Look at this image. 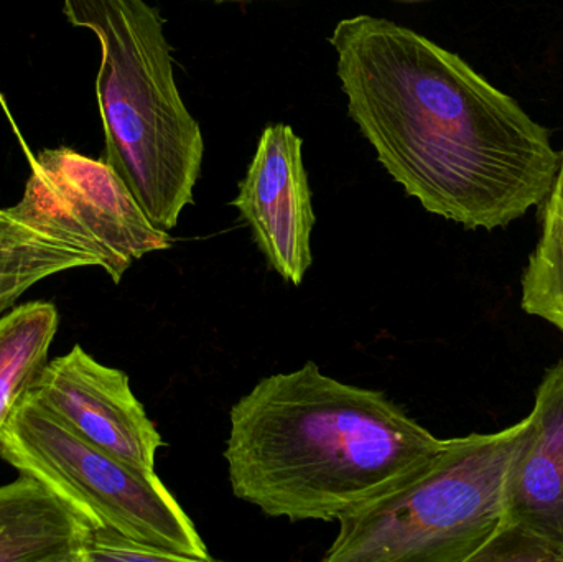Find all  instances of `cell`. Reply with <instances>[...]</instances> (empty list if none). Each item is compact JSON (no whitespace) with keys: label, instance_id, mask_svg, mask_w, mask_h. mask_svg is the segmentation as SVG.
<instances>
[{"label":"cell","instance_id":"obj_1","mask_svg":"<svg viewBox=\"0 0 563 562\" xmlns=\"http://www.w3.org/2000/svg\"><path fill=\"white\" fill-rule=\"evenodd\" d=\"M330 43L347 114L429 213L492 231L544 203L561 168L549 132L459 55L373 15Z\"/></svg>","mask_w":563,"mask_h":562},{"label":"cell","instance_id":"obj_2","mask_svg":"<svg viewBox=\"0 0 563 562\" xmlns=\"http://www.w3.org/2000/svg\"><path fill=\"white\" fill-rule=\"evenodd\" d=\"M442 444L383 392L307 362L238 399L224 461L234 497L267 517L338 524L420 471Z\"/></svg>","mask_w":563,"mask_h":562},{"label":"cell","instance_id":"obj_3","mask_svg":"<svg viewBox=\"0 0 563 562\" xmlns=\"http://www.w3.org/2000/svg\"><path fill=\"white\" fill-rule=\"evenodd\" d=\"M63 13L101 45L104 161L151 223L174 230L194 203L205 139L178 91L164 16L145 0H63Z\"/></svg>","mask_w":563,"mask_h":562},{"label":"cell","instance_id":"obj_4","mask_svg":"<svg viewBox=\"0 0 563 562\" xmlns=\"http://www.w3.org/2000/svg\"><path fill=\"white\" fill-rule=\"evenodd\" d=\"M29 161L19 203L0 208V316L46 277L101 267L119 284L135 261L174 244L108 162L71 147Z\"/></svg>","mask_w":563,"mask_h":562},{"label":"cell","instance_id":"obj_5","mask_svg":"<svg viewBox=\"0 0 563 562\" xmlns=\"http://www.w3.org/2000/svg\"><path fill=\"white\" fill-rule=\"evenodd\" d=\"M529 416L443 441L420 471L338 521L323 562H472L501 525L509 462Z\"/></svg>","mask_w":563,"mask_h":562},{"label":"cell","instance_id":"obj_6","mask_svg":"<svg viewBox=\"0 0 563 562\" xmlns=\"http://www.w3.org/2000/svg\"><path fill=\"white\" fill-rule=\"evenodd\" d=\"M0 458L48 485L79 514L148 547L210 562L203 538L155 472L85 441L23 396L0 431Z\"/></svg>","mask_w":563,"mask_h":562},{"label":"cell","instance_id":"obj_7","mask_svg":"<svg viewBox=\"0 0 563 562\" xmlns=\"http://www.w3.org/2000/svg\"><path fill=\"white\" fill-rule=\"evenodd\" d=\"M26 396L73 432L121 461L155 472L165 442L122 370L102 365L75 345L43 366Z\"/></svg>","mask_w":563,"mask_h":562},{"label":"cell","instance_id":"obj_8","mask_svg":"<svg viewBox=\"0 0 563 562\" xmlns=\"http://www.w3.org/2000/svg\"><path fill=\"white\" fill-rule=\"evenodd\" d=\"M256 246L282 279L300 286L313 263L314 211L301 139L287 124L264 129L233 200Z\"/></svg>","mask_w":563,"mask_h":562},{"label":"cell","instance_id":"obj_9","mask_svg":"<svg viewBox=\"0 0 563 562\" xmlns=\"http://www.w3.org/2000/svg\"><path fill=\"white\" fill-rule=\"evenodd\" d=\"M503 540L529 541L563 562V359L548 370L505 481Z\"/></svg>","mask_w":563,"mask_h":562},{"label":"cell","instance_id":"obj_10","mask_svg":"<svg viewBox=\"0 0 563 562\" xmlns=\"http://www.w3.org/2000/svg\"><path fill=\"white\" fill-rule=\"evenodd\" d=\"M92 525L33 475L0 485V562H82Z\"/></svg>","mask_w":563,"mask_h":562},{"label":"cell","instance_id":"obj_11","mask_svg":"<svg viewBox=\"0 0 563 562\" xmlns=\"http://www.w3.org/2000/svg\"><path fill=\"white\" fill-rule=\"evenodd\" d=\"M55 304H20L0 316V431L16 403L29 393L58 332Z\"/></svg>","mask_w":563,"mask_h":562},{"label":"cell","instance_id":"obj_12","mask_svg":"<svg viewBox=\"0 0 563 562\" xmlns=\"http://www.w3.org/2000/svg\"><path fill=\"white\" fill-rule=\"evenodd\" d=\"M542 207V234L522 274L521 306L563 333V191H551Z\"/></svg>","mask_w":563,"mask_h":562},{"label":"cell","instance_id":"obj_13","mask_svg":"<svg viewBox=\"0 0 563 562\" xmlns=\"http://www.w3.org/2000/svg\"><path fill=\"white\" fill-rule=\"evenodd\" d=\"M101 561H184L180 554L148 547L125 537L121 531L106 525H92L82 550V562Z\"/></svg>","mask_w":563,"mask_h":562},{"label":"cell","instance_id":"obj_14","mask_svg":"<svg viewBox=\"0 0 563 562\" xmlns=\"http://www.w3.org/2000/svg\"><path fill=\"white\" fill-rule=\"evenodd\" d=\"M551 191H563V152L561 154V168H559L558 178Z\"/></svg>","mask_w":563,"mask_h":562},{"label":"cell","instance_id":"obj_15","mask_svg":"<svg viewBox=\"0 0 563 562\" xmlns=\"http://www.w3.org/2000/svg\"><path fill=\"white\" fill-rule=\"evenodd\" d=\"M217 2H243V0H217Z\"/></svg>","mask_w":563,"mask_h":562}]
</instances>
